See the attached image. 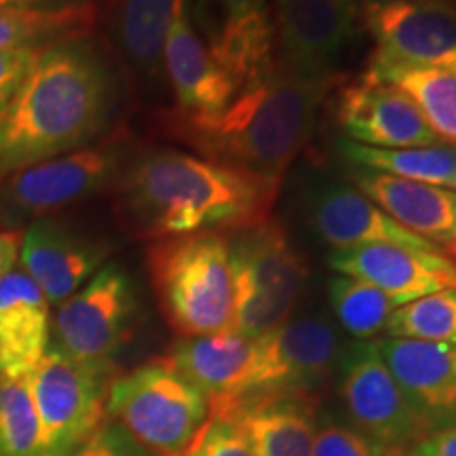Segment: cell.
Instances as JSON below:
<instances>
[{"instance_id":"44dd1931","label":"cell","mask_w":456,"mask_h":456,"mask_svg":"<svg viewBox=\"0 0 456 456\" xmlns=\"http://www.w3.org/2000/svg\"><path fill=\"white\" fill-rule=\"evenodd\" d=\"M374 342L393 379L436 429L456 419V345L408 338Z\"/></svg>"},{"instance_id":"5bb4252c","label":"cell","mask_w":456,"mask_h":456,"mask_svg":"<svg viewBox=\"0 0 456 456\" xmlns=\"http://www.w3.org/2000/svg\"><path fill=\"white\" fill-rule=\"evenodd\" d=\"M197 32L239 89L275 66L269 0H197Z\"/></svg>"},{"instance_id":"8fae6325","label":"cell","mask_w":456,"mask_h":456,"mask_svg":"<svg viewBox=\"0 0 456 456\" xmlns=\"http://www.w3.org/2000/svg\"><path fill=\"white\" fill-rule=\"evenodd\" d=\"M340 357V336L332 322L319 315L289 317L254 338L252 363L237 397L252 393L315 395L338 370Z\"/></svg>"},{"instance_id":"e575fe53","label":"cell","mask_w":456,"mask_h":456,"mask_svg":"<svg viewBox=\"0 0 456 456\" xmlns=\"http://www.w3.org/2000/svg\"><path fill=\"white\" fill-rule=\"evenodd\" d=\"M45 49V47H43ZM43 49L0 51V108L7 104Z\"/></svg>"},{"instance_id":"8d00e7d4","label":"cell","mask_w":456,"mask_h":456,"mask_svg":"<svg viewBox=\"0 0 456 456\" xmlns=\"http://www.w3.org/2000/svg\"><path fill=\"white\" fill-rule=\"evenodd\" d=\"M21 249V232L0 228V281L15 269Z\"/></svg>"},{"instance_id":"8992f818","label":"cell","mask_w":456,"mask_h":456,"mask_svg":"<svg viewBox=\"0 0 456 456\" xmlns=\"http://www.w3.org/2000/svg\"><path fill=\"white\" fill-rule=\"evenodd\" d=\"M106 410L152 456H186L209 420V399L165 357L110 380Z\"/></svg>"},{"instance_id":"83f0119b","label":"cell","mask_w":456,"mask_h":456,"mask_svg":"<svg viewBox=\"0 0 456 456\" xmlns=\"http://www.w3.org/2000/svg\"><path fill=\"white\" fill-rule=\"evenodd\" d=\"M94 3H72L47 9H0V51L43 49L83 38L95 24Z\"/></svg>"},{"instance_id":"ab89813d","label":"cell","mask_w":456,"mask_h":456,"mask_svg":"<svg viewBox=\"0 0 456 456\" xmlns=\"http://www.w3.org/2000/svg\"><path fill=\"white\" fill-rule=\"evenodd\" d=\"M395 456H410V452H406V454H395Z\"/></svg>"},{"instance_id":"f1b7e54d","label":"cell","mask_w":456,"mask_h":456,"mask_svg":"<svg viewBox=\"0 0 456 456\" xmlns=\"http://www.w3.org/2000/svg\"><path fill=\"white\" fill-rule=\"evenodd\" d=\"M328 296L338 326L362 342L385 334L387 322L397 309L379 288L346 275L330 279Z\"/></svg>"},{"instance_id":"d6a6232c","label":"cell","mask_w":456,"mask_h":456,"mask_svg":"<svg viewBox=\"0 0 456 456\" xmlns=\"http://www.w3.org/2000/svg\"><path fill=\"white\" fill-rule=\"evenodd\" d=\"M186 456H256V452L231 420L209 419Z\"/></svg>"},{"instance_id":"52a82bcc","label":"cell","mask_w":456,"mask_h":456,"mask_svg":"<svg viewBox=\"0 0 456 456\" xmlns=\"http://www.w3.org/2000/svg\"><path fill=\"white\" fill-rule=\"evenodd\" d=\"M123 161V142L108 140L11 175L0 184V226L20 231V226L47 218L55 209L95 195L118 180Z\"/></svg>"},{"instance_id":"ac0fdd59","label":"cell","mask_w":456,"mask_h":456,"mask_svg":"<svg viewBox=\"0 0 456 456\" xmlns=\"http://www.w3.org/2000/svg\"><path fill=\"white\" fill-rule=\"evenodd\" d=\"M108 254V243L51 218L32 222L21 232L24 271L53 306L77 294L104 266Z\"/></svg>"},{"instance_id":"9c48e42d","label":"cell","mask_w":456,"mask_h":456,"mask_svg":"<svg viewBox=\"0 0 456 456\" xmlns=\"http://www.w3.org/2000/svg\"><path fill=\"white\" fill-rule=\"evenodd\" d=\"M108 372L47 349L30 372L41 456H72L106 425Z\"/></svg>"},{"instance_id":"7402d4cb","label":"cell","mask_w":456,"mask_h":456,"mask_svg":"<svg viewBox=\"0 0 456 456\" xmlns=\"http://www.w3.org/2000/svg\"><path fill=\"white\" fill-rule=\"evenodd\" d=\"M349 178L370 201L416 237L436 248L456 243V191L403 180L359 165H349Z\"/></svg>"},{"instance_id":"3957f363","label":"cell","mask_w":456,"mask_h":456,"mask_svg":"<svg viewBox=\"0 0 456 456\" xmlns=\"http://www.w3.org/2000/svg\"><path fill=\"white\" fill-rule=\"evenodd\" d=\"M334 74L306 72L277 60L245 85L218 117L180 121L171 129L209 161L281 182L315 127Z\"/></svg>"},{"instance_id":"7c38bea8","label":"cell","mask_w":456,"mask_h":456,"mask_svg":"<svg viewBox=\"0 0 456 456\" xmlns=\"http://www.w3.org/2000/svg\"><path fill=\"white\" fill-rule=\"evenodd\" d=\"M374 60L456 70V0H363Z\"/></svg>"},{"instance_id":"ffe728a7","label":"cell","mask_w":456,"mask_h":456,"mask_svg":"<svg viewBox=\"0 0 456 456\" xmlns=\"http://www.w3.org/2000/svg\"><path fill=\"white\" fill-rule=\"evenodd\" d=\"M163 68L175 95L174 118L180 121L218 117L239 94L235 78L216 61L188 15L171 28Z\"/></svg>"},{"instance_id":"484cf974","label":"cell","mask_w":456,"mask_h":456,"mask_svg":"<svg viewBox=\"0 0 456 456\" xmlns=\"http://www.w3.org/2000/svg\"><path fill=\"white\" fill-rule=\"evenodd\" d=\"M192 3L195 0H123L117 13V37L125 55L148 74L161 70L171 28L191 13Z\"/></svg>"},{"instance_id":"2e32d148","label":"cell","mask_w":456,"mask_h":456,"mask_svg":"<svg viewBox=\"0 0 456 456\" xmlns=\"http://www.w3.org/2000/svg\"><path fill=\"white\" fill-rule=\"evenodd\" d=\"M330 269L338 275L362 279L379 288L395 306L456 288L452 262L440 249L406 248L397 243H370L334 252Z\"/></svg>"},{"instance_id":"1f68e13d","label":"cell","mask_w":456,"mask_h":456,"mask_svg":"<svg viewBox=\"0 0 456 456\" xmlns=\"http://www.w3.org/2000/svg\"><path fill=\"white\" fill-rule=\"evenodd\" d=\"M406 452H393L374 440L359 433L355 427L345 423H319L311 456H395Z\"/></svg>"},{"instance_id":"5b68a950","label":"cell","mask_w":456,"mask_h":456,"mask_svg":"<svg viewBox=\"0 0 456 456\" xmlns=\"http://www.w3.org/2000/svg\"><path fill=\"white\" fill-rule=\"evenodd\" d=\"M232 322L228 332L260 338L292 315L309 266L281 222L266 218L228 232Z\"/></svg>"},{"instance_id":"e0dca14e","label":"cell","mask_w":456,"mask_h":456,"mask_svg":"<svg viewBox=\"0 0 456 456\" xmlns=\"http://www.w3.org/2000/svg\"><path fill=\"white\" fill-rule=\"evenodd\" d=\"M336 117L345 140L368 148L391 151L440 142L406 94L368 74L340 91Z\"/></svg>"},{"instance_id":"4dcf8cb0","label":"cell","mask_w":456,"mask_h":456,"mask_svg":"<svg viewBox=\"0 0 456 456\" xmlns=\"http://www.w3.org/2000/svg\"><path fill=\"white\" fill-rule=\"evenodd\" d=\"M385 338L456 345V288L397 306L385 326Z\"/></svg>"},{"instance_id":"6da1fadb","label":"cell","mask_w":456,"mask_h":456,"mask_svg":"<svg viewBox=\"0 0 456 456\" xmlns=\"http://www.w3.org/2000/svg\"><path fill=\"white\" fill-rule=\"evenodd\" d=\"M281 182L180 151L148 152L125 167L121 209L142 237L228 232L271 218Z\"/></svg>"},{"instance_id":"9a60e30c","label":"cell","mask_w":456,"mask_h":456,"mask_svg":"<svg viewBox=\"0 0 456 456\" xmlns=\"http://www.w3.org/2000/svg\"><path fill=\"white\" fill-rule=\"evenodd\" d=\"M275 41L285 64L332 74L362 20L359 0H273Z\"/></svg>"},{"instance_id":"603a6c76","label":"cell","mask_w":456,"mask_h":456,"mask_svg":"<svg viewBox=\"0 0 456 456\" xmlns=\"http://www.w3.org/2000/svg\"><path fill=\"white\" fill-rule=\"evenodd\" d=\"M51 342L49 302L24 269L0 281V379L30 374Z\"/></svg>"},{"instance_id":"74e56055","label":"cell","mask_w":456,"mask_h":456,"mask_svg":"<svg viewBox=\"0 0 456 456\" xmlns=\"http://www.w3.org/2000/svg\"><path fill=\"white\" fill-rule=\"evenodd\" d=\"M72 3H85V0H0V9H47Z\"/></svg>"},{"instance_id":"30bf717a","label":"cell","mask_w":456,"mask_h":456,"mask_svg":"<svg viewBox=\"0 0 456 456\" xmlns=\"http://www.w3.org/2000/svg\"><path fill=\"white\" fill-rule=\"evenodd\" d=\"M338 391L351 427L393 452H410L436 427L412 406L393 379L374 340L342 351Z\"/></svg>"},{"instance_id":"d590c367","label":"cell","mask_w":456,"mask_h":456,"mask_svg":"<svg viewBox=\"0 0 456 456\" xmlns=\"http://www.w3.org/2000/svg\"><path fill=\"white\" fill-rule=\"evenodd\" d=\"M410 456H456V423L433 431L410 450Z\"/></svg>"},{"instance_id":"cb8c5ba5","label":"cell","mask_w":456,"mask_h":456,"mask_svg":"<svg viewBox=\"0 0 456 456\" xmlns=\"http://www.w3.org/2000/svg\"><path fill=\"white\" fill-rule=\"evenodd\" d=\"M254 357V338L235 332L180 338L167 362L209 399V410L235 399Z\"/></svg>"},{"instance_id":"7a4b0ae2","label":"cell","mask_w":456,"mask_h":456,"mask_svg":"<svg viewBox=\"0 0 456 456\" xmlns=\"http://www.w3.org/2000/svg\"><path fill=\"white\" fill-rule=\"evenodd\" d=\"M110 108V77L85 37L45 47L0 108V184L85 148L102 134Z\"/></svg>"},{"instance_id":"f546056e","label":"cell","mask_w":456,"mask_h":456,"mask_svg":"<svg viewBox=\"0 0 456 456\" xmlns=\"http://www.w3.org/2000/svg\"><path fill=\"white\" fill-rule=\"evenodd\" d=\"M0 456H41L30 374L0 379Z\"/></svg>"},{"instance_id":"d4e9b609","label":"cell","mask_w":456,"mask_h":456,"mask_svg":"<svg viewBox=\"0 0 456 456\" xmlns=\"http://www.w3.org/2000/svg\"><path fill=\"white\" fill-rule=\"evenodd\" d=\"M366 74L406 94L429 123L437 140L456 146V70L391 64L372 57Z\"/></svg>"},{"instance_id":"d6986e66","label":"cell","mask_w":456,"mask_h":456,"mask_svg":"<svg viewBox=\"0 0 456 456\" xmlns=\"http://www.w3.org/2000/svg\"><path fill=\"white\" fill-rule=\"evenodd\" d=\"M209 419L231 420L256 456H311L317 433V397L252 393L209 410Z\"/></svg>"},{"instance_id":"4fadbf2b","label":"cell","mask_w":456,"mask_h":456,"mask_svg":"<svg viewBox=\"0 0 456 456\" xmlns=\"http://www.w3.org/2000/svg\"><path fill=\"white\" fill-rule=\"evenodd\" d=\"M300 216L309 226L311 235H315L334 252L370 243L440 249L399 226L359 188L323 175H315L302 186Z\"/></svg>"},{"instance_id":"836d02e7","label":"cell","mask_w":456,"mask_h":456,"mask_svg":"<svg viewBox=\"0 0 456 456\" xmlns=\"http://www.w3.org/2000/svg\"><path fill=\"white\" fill-rule=\"evenodd\" d=\"M72 456H152L135 444L118 425L106 423L85 446Z\"/></svg>"},{"instance_id":"4316f807","label":"cell","mask_w":456,"mask_h":456,"mask_svg":"<svg viewBox=\"0 0 456 456\" xmlns=\"http://www.w3.org/2000/svg\"><path fill=\"white\" fill-rule=\"evenodd\" d=\"M338 152L346 165H359L397 178L456 191V146L444 142L414 148H368L351 140L338 142Z\"/></svg>"},{"instance_id":"ba28073f","label":"cell","mask_w":456,"mask_h":456,"mask_svg":"<svg viewBox=\"0 0 456 456\" xmlns=\"http://www.w3.org/2000/svg\"><path fill=\"white\" fill-rule=\"evenodd\" d=\"M134 283L127 273L108 265L57 306L51 323V349L83 363L110 372L112 359L123 349L134 326Z\"/></svg>"},{"instance_id":"277c9868","label":"cell","mask_w":456,"mask_h":456,"mask_svg":"<svg viewBox=\"0 0 456 456\" xmlns=\"http://www.w3.org/2000/svg\"><path fill=\"white\" fill-rule=\"evenodd\" d=\"M159 306L182 338L231 330L232 277L222 232L157 239L146 249Z\"/></svg>"},{"instance_id":"f35d334b","label":"cell","mask_w":456,"mask_h":456,"mask_svg":"<svg viewBox=\"0 0 456 456\" xmlns=\"http://www.w3.org/2000/svg\"><path fill=\"white\" fill-rule=\"evenodd\" d=\"M446 258L452 262V266H454V271H456V243L450 245V248H446Z\"/></svg>"}]
</instances>
